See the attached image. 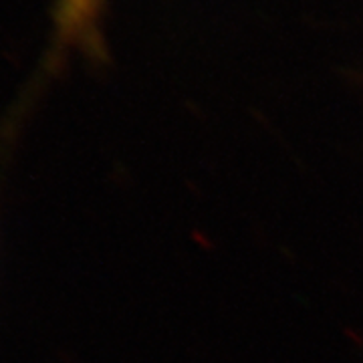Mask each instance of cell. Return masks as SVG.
Segmentation results:
<instances>
[{
  "mask_svg": "<svg viewBox=\"0 0 363 363\" xmlns=\"http://www.w3.org/2000/svg\"><path fill=\"white\" fill-rule=\"evenodd\" d=\"M101 11V0H57L55 55L69 47H91Z\"/></svg>",
  "mask_w": 363,
  "mask_h": 363,
  "instance_id": "obj_1",
  "label": "cell"
}]
</instances>
